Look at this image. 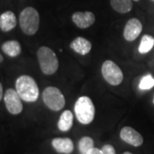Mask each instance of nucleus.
<instances>
[{
    "label": "nucleus",
    "instance_id": "1",
    "mask_svg": "<svg viewBox=\"0 0 154 154\" xmlns=\"http://www.w3.org/2000/svg\"><path fill=\"white\" fill-rule=\"evenodd\" d=\"M16 90L26 102L37 101L39 95L38 85L33 78L29 75H22L18 77L16 82Z\"/></svg>",
    "mask_w": 154,
    "mask_h": 154
},
{
    "label": "nucleus",
    "instance_id": "2",
    "mask_svg": "<svg viewBox=\"0 0 154 154\" xmlns=\"http://www.w3.org/2000/svg\"><path fill=\"white\" fill-rule=\"evenodd\" d=\"M75 113L78 121L82 124H89L94 121L95 116L94 105L88 96H82L75 104Z\"/></svg>",
    "mask_w": 154,
    "mask_h": 154
},
{
    "label": "nucleus",
    "instance_id": "3",
    "mask_svg": "<svg viewBox=\"0 0 154 154\" xmlns=\"http://www.w3.org/2000/svg\"><path fill=\"white\" fill-rule=\"evenodd\" d=\"M37 56L40 69L45 75H51L57 72L58 69V59L51 48L46 46L40 47L38 50Z\"/></svg>",
    "mask_w": 154,
    "mask_h": 154
},
{
    "label": "nucleus",
    "instance_id": "4",
    "mask_svg": "<svg viewBox=\"0 0 154 154\" xmlns=\"http://www.w3.org/2000/svg\"><path fill=\"white\" fill-rule=\"evenodd\" d=\"M20 27L23 33L28 35H33L37 33L39 27V15L33 7L25 8L19 17Z\"/></svg>",
    "mask_w": 154,
    "mask_h": 154
},
{
    "label": "nucleus",
    "instance_id": "5",
    "mask_svg": "<svg viewBox=\"0 0 154 154\" xmlns=\"http://www.w3.org/2000/svg\"><path fill=\"white\" fill-rule=\"evenodd\" d=\"M42 98L45 105L50 110L59 111L65 105V99L63 94L57 88L48 87L45 89L42 94Z\"/></svg>",
    "mask_w": 154,
    "mask_h": 154
},
{
    "label": "nucleus",
    "instance_id": "6",
    "mask_svg": "<svg viewBox=\"0 0 154 154\" xmlns=\"http://www.w3.org/2000/svg\"><path fill=\"white\" fill-rule=\"evenodd\" d=\"M101 73L105 81L112 86L120 85L123 80L122 69L113 61H105L101 67Z\"/></svg>",
    "mask_w": 154,
    "mask_h": 154
},
{
    "label": "nucleus",
    "instance_id": "7",
    "mask_svg": "<svg viewBox=\"0 0 154 154\" xmlns=\"http://www.w3.org/2000/svg\"><path fill=\"white\" fill-rule=\"evenodd\" d=\"M5 106L8 111L13 115H18L22 111L23 105L22 103V98L18 94L17 90L12 88L8 89L4 96Z\"/></svg>",
    "mask_w": 154,
    "mask_h": 154
},
{
    "label": "nucleus",
    "instance_id": "8",
    "mask_svg": "<svg viewBox=\"0 0 154 154\" xmlns=\"http://www.w3.org/2000/svg\"><path fill=\"white\" fill-rule=\"evenodd\" d=\"M120 138L124 142L133 146H140L143 144V137L140 133L131 127H124L120 132Z\"/></svg>",
    "mask_w": 154,
    "mask_h": 154
},
{
    "label": "nucleus",
    "instance_id": "9",
    "mask_svg": "<svg viewBox=\"0 0 154 154\" xmlns=\"http://www.w3.org/2000/svg\"><path fill=\"white\" fill-rule=\"evenodd\" d=\"M142 31V24L137 18H131L126 23L123 36L127 41H134L140 36Z\"/></svg>",
    "mask_w": 154,
    "mask_h": 154
},
{
    "label": "nucleus",
    "instance_id": "10",
    "mask_svg": "<svg viewBox=\"0 0 154 154\" xmlns=\"http://www.w3.org/2000/svg\"><path fill=\"white\" fill-rule=\"evenodd\" d=\"M72 21L78 28L85 29L91 27L95 22V16L90 11H78L72 15Z\"/></svg>",
    "mask_w": 154,
    "mask_h": 154
},
{
    "label": "nucleus",
    "instance_id": "11",
    "mask_svg": "<svg viewBox=\"0 0 154 154\" xmlns=\"http://www.w3.org/2000/svg\"><path fill=\"white\" fill-rule=\"evenodd\" d=\"M51 145L58 153L70 154L74 151V143L69 138H55Z\"/></svg>",
    "mask_w": 154,
    "mask_h": 154
},
{
    "label": "nucleus",
    "instance_id": "12",
    "mask_svg": "<svg viewBox=\"0 0 154 154\" xmlns=\"http://www.w3.org/2000/svg\"><path fill=\"white\" fill-rule=\"evenodd\" d=\"M70 48L80 55H87L92 49V44L87 38L77 37L70 43Z\"/></svg>",
    "mask_w": 154,
    "mask_h": 154
},
{
    "label": "nucleus",
    "instance_id": "13",
    "mask_svg": "<svg viewBox=\"0 0 154 154\" xmlns=\"http://www.w3.org/2000/svg\"><path fill=\"white\" fill-rule=\"evenodd\" d=\"M17 17L12 11H6L0 16V29L9 32L17 26Z\"/></svg>",
    "mask_w": 154,
    "mask_h": 154
},
{
    "label": "nucleus",
    "instance_id": "14",
    "mask_svg": "<svg viewBox=\"0 0 154 154\" xmlns=\"http://www.w3.org/2000/svg\"><path fill=\"white\" fill-rule=\"evenodd\" d=\"M74 116L70 110H64L60 116V118L57 122V127L59 130L63 132H67L72 128Z\"/></svg>",
    "mask_w": 154,
    "mask_h": 154
},
{
    "label": "nucleus",
    "instance_id": "15",
    "mask_svg": "<svg viewBox=\"0 0 154 154\" xmlns=\"http://www.w3.org/2000/svg\"><path fill=\"white\" fill-rule=\"evenodd\" d=\"M2 50L6 55H8L11 57H15L20 55L22 51V47H21L20 43L17 40H9L3 44Z\"/></svg>",
    "mask_w": 154,
    "mask_h": 154
},
{
    "label": "nucleus",
    "instance_id": "16",
    "mask_svg": "<svg viewBox=\"0 0 154 154\" xmlns=\"http://www.w3.org/2000/svg\"><path fill=\"white\" fill-rule=\"evenodd\" d=\"M110 5L114 11L121 14L129 12L133 7L131 0H110Z\"/></svg>",
    "mask_w": 154,
    "mask_h": 154
},
{
    "label": "nucleus",
    "instance_id": "17",
    "mask_svg": "<svg viewBox=\"0 0 154 154\" xmlns=\"http://www.w3.org/2000/svg\"><path fill=\"white\" fill-rule=\"evenodd\" d=\"M154 46V38L149 34H145L141 38L138 51L140 54L148 53Z\"/></svg>",
    "mask_w": 154,
    "mask_h": 154
},
{
    "label": "nucleus",
    "instance_id": "18",
    "mask_svg": "<svg viewBox=\"0 0 154 154\" xmlns=\"http://www.w3.org/2000/svg\"><path fill=\"white\" fill-rule=\"evenodd\" d=\"M78 147L81 154H88V152L94 147V142L93 139L88 136H84L79 140Z\"/></svg>",
    "mask_w": 154,
    "mask_h": 154
},
{
    "label": "nucleus",
    "instance_id": "19",
    "mask_svg": "<svg viewBox=\"0 0 154 154\" xmlns=\"http://www.w3.org/2000/svg\"><path fill=\"white\" fill-rule=\"evenodd\" d=\"M154 87V77L151 74H147L144 75L139 83V88L140 90L146 91L150 90Z\"/></svg>",
    "mask_w": 154,
    "mask_h": 154
},
{
    "label": "nucleus",
    "instance_id": "20",
    "mask_svg": "<svg viewBox=\"0 0 154 154\" xmlns=\"http://www.w3.org/2000/svg\"><path fill=\"white\" fill-rule=\"evenodd\" d=\"M101 150L104 154H116L115 148L111 145H105Z\"/></svg>",
    "mask_w": 154,
    "mask_h": 154
},
{
    "label": "nucleus",
    "instance_id": "21",
    "mask_svg": "<svg viewBox=\"0 0 154 154\" xmlns=\"http://www.w3.org/2000/svg\"><path fill=\"white\" fill-rule=\"evenodd\" d=\"M88 154H104L102 150L99 148H96V147H93L91 149L89 152H88Z\"/></svg>",
    "mask_w": 154,
    "mask_h": 154
},
{
    "label": "nucleus",
    "instance_id": "22",
    "mask_svg": "<svg viewBox=\"0 0 154 154\" xmlns=\"http://www.w3.org/2000/svg\"><path fill=\"white\" fill-rule=\"evenodd\" d=\"M2 98H3V86L0 83V100L2 99Z\"/></svg>",
    "mask_w": 154,
    "mask_h": 154
},
{
    "label": "nucleus",
    "instance_id": "23",
    "mask_svg": "<svg viewBox=\"0 0 154 154\" xmlns=\"http://www.w3.org/2000/svg\"><path fill=\"white\" fill-rule=\"evenodd\" d=\"M3 60H4V57H3V56L0 54V63H2Z\"/></svg>",
    "mask_w": 154,
    "mask_h": 154
},
{
    "label": "nucleus",
    "instance_id": "24",
    "mask_svg": "<svg viewBox=\"0 0 154 154\" xmlns=\"http://www.w3.org/2000/svg\"><path fill=\"white\" fill-rule=\"evenodd\" d=\"M123 154H133V153H131V152H124V153Z\"/></svg>",
    "mask_w": 154,
    "mask_h": 154
},
{
    "label": "nucleus",
    "instance_id": "25",
    "mask_svg": "<svg viewBox=\"0 0 154 154\" xmlns=\"http://www.w3.org/2000/svg\"><path fill=\"white\" fill-rule=\"evenodd\" d=\"M134 1H135V2H138V1H140V0H134Z\"/></svg>",
    "mask_w": 154,
    "mask_h": 154
},
{
    "label": "nucleus",
    "instance_id": "26",
    "mask_svg": "<svg viewBox=\"0 0 154 154\" xmlns=\"http://www.w3.org/2000/svg\"><path fill=\"white\" fill-rule=\"evenodd\" d=\"M152 1H153V2H154V0H152Z\"/></svg>",
    "mask_w": 154,
    "mask_h": 154
},
{
    "label": "nucleus",
    "instance_id": "27",
    "mask_svg": "<svg viewBox=\"0 0 154 154\" xmlns=\"http://www.w3.org/2000/svg\"><path fill=\"white\" fill-rule=\"evenodd\" d=\"M153 103H154V99H153Z\"/></svg>",
    "mask_w": 154,
    "mask_h": 154
}]
</instances>
